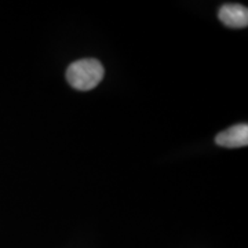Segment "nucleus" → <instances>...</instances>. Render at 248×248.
Wrapping results in <instances>:
<instances>
[{
    "label": "nucleus",
    "mask_w": 248,
    "mask_h": 248,
    "mask_svg": "<svg viewBox=\"0 0 248 248\" xmlns=\"http://www.w3.org/2000/svg\"><path fill=\"white\" fill-rule=\"evenodd\" d=\"M104 66L93 58L79 60L69 65L66 69V80L73 89L89 91L97 87L104 79Z\"/></svg>",
    "instance_id": "1"
},
{
    "label": "nucleus",
    "mask_w": 248,
    "mask_h": 248,
    "mask_svg": "<svg viewBox=\"0 0 248 248\" xmlns=\"http://www.w3.org/2000/svg\"><path fill=\"white\" fill-rule=\"evenodd\" d=\"M215 142L222 148H243L248 145V125L236 124L217 135Z\"/></svg>",
    "instance_id": "2"
},
{
    "label": "nucleus",
    "mask_w": 248,
    "mask_h": 248,
    "mask_svg": "<svg viewBox=\"0 0 248 248\" xmlns=\"http://www.w3.org/2000/svg\"><path fill=\"white\" fill-rule=\"evenodd\" d=\"M218 18L228 28H246L248 25V9L241 4H225L219 9Z\"/></svg>",
    "instance_id": "3"
}]
</instances>
